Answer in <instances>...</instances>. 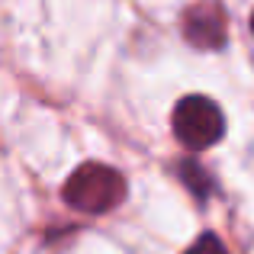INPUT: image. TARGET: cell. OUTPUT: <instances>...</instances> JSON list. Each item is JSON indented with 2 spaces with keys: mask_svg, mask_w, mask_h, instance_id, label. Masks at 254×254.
<instances>
[{
  "mask_svg": "<svg viewBox=\"0 0 254 254\" xmlns=\"http://www.w3.org/2000/svg\"><path fill=\"white\" fill-rule=\"evenodd\" d=\"M174 135L190 151L209 148L225 135V116L209 97L190 93L174 106Z\"/></svg>",
  "mask_w": 254,
  "mask_h": 254,
  "instance_id": "cell-2",
  "label": "cell"
},
{
  "mask_svg": "<svg viewBox=\"0 0 254 254\" xmlns=\"http://www.w3.org/2000/svg\"><path fill=\"white\" fill-rule=\"evenodd\" d=\"M251 29H254V16H251Z\"/></svg>",
  "mask_w": 254,
  "mask_h": 254,
  "instance_id": "cell-6",
  "label": "cell"
},
{
  "mask_svg": "<svg viewBox=\"0 0 254 254\" xmlns=\"http://www.w3.org/2000/svg\"><path fill=\"white\" fill-rule=\"evenodd\" d=\"M184 36L196 49H219L225 42V19L216 6H193L184 16Z\"/></svg>",
  "mask_w": 254,
  "mask_h": 254,
  "instance_id": "cell-3",
  "label": "cell"
},
{
  "mask_svg": "<svg viewBox=\"0 0 254 254\" xmlns=\"http://www.w3.org/2000/svg\"><path fill=\"white\" fill-rule=\"evenodd\" d=\"M126 196V180L119 171L106 164H81L64 184V199L81 212H110L123 203Z\"/></svg>",
  "mask_w": 254,
  "mask_h": 254,
  "instance_id": "cell-1",
  "label": "cell"
},
{
  "mask_svg": "<svg viewBox=\"0 0 254 254\" xmlns=\"http://www.w3.org/2000/svg\"><path fill=\"white\" fill-rule=\"evenodd\" d=\"M187 254H229V251H225V245L219 242L216 235H199L196 242L187 248Z\"/></svg>",
  "mask_w": 254,
  "mask_h": 254,
  "instance_id": "cell-5",
  "label": "cell"
},
{
  "mask_svg": "<svg viewBox=\"0 0 254 254\" xmlns=\"http://www.w3.org/2000/svg\"><path fill=\"white\" fill-rule=\"evenodd\" d=\"M180 174H184V180H187V187H190L196 196H206L209 193V180H206V171L199 168V164H193V161H187L184 168H180Z\"/></svg>",
  "mask_w": 254,
  "mask_h": 254,
  "instance_id": "cell-4",
  "label": "cell"
}]
</instances>
